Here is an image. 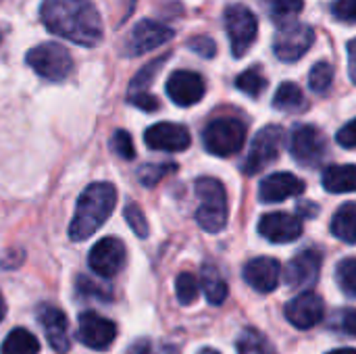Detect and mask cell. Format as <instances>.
Returning <instances> with one entry per match:
<instances>
[{
    "mask_svg": "<svg viewBox=\"0 0 356 354\" xmlns=\"http://www.w3.org/2000/svg\"><path fill=\"white\" fill-rule=\"evenodd\" d=\"M200 294V282L192 273H179L175 280V296L181 305H192Z\"/></svg>",
    "mask_w": 356,
    "mask_h": 354,
    "instance_id": "obj_32",
    "label": "cell"
},
{
    "mask_svg": "<svg viewBox=\"0 0 356 354\" xmlns=\"http://www.w3.org/2000/svg\"><path fill=\"white\" fill-rule=\"evenodd\" d=\"M246 142V125L234 117L213 119L202 131V144L207 152L227 159L242 150Z\"/></svg>",
    "mask_w": 356,
    "mask_h": 354,
    "instance_id": "obj_4",
    "label": "cell"
},
{
    "mask_svg": "<svg viewBox=\"0 0 356 354\" xmlns=\"http://www.w3.org/2000/svg\"><path fill=\"white\" fill-rule=\"evenodd\" d=\"M134 4H136V0H129V10L134 8Z\"/></svg>",
    "mask_w": 356,
    "mask_h": 354,
    "instance_id": "obj_47",
    "label": "cell"
},
{
    "mask_svg": "<svg viewBox=\"0 0 356 354\" xmlns=\"http://www.w3.org/2000/svg\"><path fill=\"white\" fill-rule=\"evenodd\" d=\"M332 234L346 242V244H356V204L346 202L342 204L334 219H332Z\"/></svg>",
    "mask_w": 356,
    "mask_h": 354,
    "instance_id": "obj_23",
    "label": "cell"
},
{
    "mask_svg": "<svg viewBox=\"0 0 356 354\" xmlns=\"http://www.w3.org/2000/svg\"><path fill=\"white\" fill-rule=\"evenodd\" d=\"M236 88L240 92H244L246 96H250V98H259L267 90V79H265V75H263V71L259 67H250V69H246L244 73L238 75Z\"/></svg>",
    "mask_w": 356,
    "mask_h": 354,
    "instance_id": "obj_27",
    "label": "cell"
},
{
    "mask_svg": "<svg viewBox=\"0 0 356 354\" xmlns=\"http://www.w3.org/2000/svg\"><path fill=\"white\" fill-rule=\"evenodd\" d=\"M273 108L282 113H302L307 108V98L300 86L294 81H284L273 96Z\"/></svg>",
    "mask_w": 356,
    "mask_h": 354,
    "instance_id": "obj_22",
    "label": "cell"
},
{
    "mask_svg": "<svg viewBox=\"0 0 356 354\" xmlns=\"http://www.w3.org/2000/svg\"><path fill=\"white\" fill-rule=\"evenodd\" d=\"M284 144V129L280 125H265L252 140L246 161L242 165L246 175H257L277 161Z\"/></svg>",
    "mask_w": 356,
    "mask_h": 354,
    "instance_id": "obj_7",
    "label": "cell"
},
{
    "mask_svg": "<svg viewBox=\"0 0 356 354\" xmlns=\"http://www.w3.org/2000/svg\"><path fill=\"white\" fill-rule=\"evenodd\" d=\"M127 263L125 244L119 238H102L88 255V265L98 277H115Z\"/></svg>",
    "mask_w": 356,
    "mask_h": 354,
    "instance_id": "obj_11",
    "label": "cell"
},
{
    "mask_svg": "<svg viewBox=\"0 0 356 354\" xmlns=\"http://www.w3.org/2000/svg\"><path fill=\"white\" fill-rule=\"evenodd\" d=\"M38 321L48 338V344L56 351V353H67L71 342H69V321L67 315L52 305H42L38 309Z\"/></svg>",
    "mask_w": 356,
    "mask_h": 354,
    "instance_id": "obj_19",
    "label": "cell"
},
{
    "mask_svg": "<svg viewBox=\"0 0 356 354\" xmlns=\"http://www.w3.org/2000/svg\"><path fill=\"white\" fill-rule=\"evenodd\" d=\"M290 152L298 165L313 169V167L321 165V161L327 152V140L319 127L298 125L290 138Z\"/></svg>",
    "mask_w": 356,
    "mask_h": 354,
    "instance_id": "obj_9",
    "label": "cell"
},
{
    "mask_svg": "<svg viewBox=\"0 0 356 354\" xmlns=\"http://www.w3.org/2000/svg\"><path fill=\"white\" fill-rule=\"evenodd\" d=\"M321 184L332 194L356 192V165H332L323 171Z\"/></svg>",
    "mask_w": 356,
    "mask_h": 354,
    "instance_id": "obj_21",
    "label": "cell"
},
{
    "mask_svg": "<svg viewBox=\"0 0 356 354\" xmlns=\"http://www.w3.org/2000/svg\"><path fill=\"white\" fill-rule=\"evenodd\" d=\"M111 150L121 156L123 161H131L136 156V146H134V140L129 136V131L125 129H117L111 138Z\"/></svg>",
    "mask_w": 356,
    "mask_h": 354,
    "instance_id": "obj_35",
    "label": "cell"
},
{
    "mask_svg": "<svg viewBox=\"0 0 356 354\" xmlns=\"http://www.w3.org/2000/svg\"><path fill=\"white\" fill-rule=\"evenodd\" d=\"M40 353V342L38 338L25 330V328H17L13 332H8V336L4 338L0 354H38Z\"/></svg>",
    "mask_w": 356,
    "mask_h": 354,
    "instance_id": "obj_24",
    "label": "cell"
},
{
    "mask_svg": "<svg viewBox=\"0 0 356 354\" xmlns=\"http://www.w3.org/2000/svg\"><path fill=\"white\" fill-rule=\"evenodd\" d=\"M280 275L282 265L271 257H257L244 267V282L261 294L273 292L280 284Z\"/></svg>",
    "mask_w": 356,
    "mask_h": 354,
    "instance_id": "obj_18",
    "label": "cell"
},
{
    "mask_svg": "<svg viewBox=\"0 0 356 354\" xmlns=\"http://www.w3.org/2000/svg\"><path fill=\"white\" fill-rule=\"evenodd\" d=\"M177 169V165L175 163H161V165H144L140 171H138V177H140V182L146 186V188H152V186H156L165 175H169V173H173Z\"/></svg>",
    "mask_w": 356,
    "mask_h": 354,
    "instance_id": "obj_33",
    "label": "cell"
},
{
    "mask_svg": "<svg viewBox=\"0 0 356 354\" xmlns=\"http://www.w3.org/2000/svg\"><path fill=\"white\" fill-rule=\"evenodd\" d=\"M286 319L296 328V330H311L319 325L325 317V305L323 298L317 292H300L294 296L290 303H286Z\"/></svg>",
    "mask_w": 356,
    "mask_h": 354,
    "instance_id": "obj_12",
    "label": "cell"
},
{
    "mask_svg": "<svg viewBox=\"0 0 356 354\" xmlns=\"http://www.w3.org/2000/svg\"><path fill=\"white\" fill-rule=\"evenodd\" d=\"M127 102L134 104V106H138V108H142V111H146V113H154V111H159V106H161L159 98H154V96L148 94V92L129 94V96H127Z\"/></svg>",
    "mask_w": 356,
    "mask_h": 354,
    "instance_id": "obj_39",
    "label": "cell"
},
{
    "mask_svg": "<svg viewBox=\"0 0 356 354\" xmlns=\"http://www.w3.org/2000/svg\"><path fill=\"white\" fill-rule=\"evenodd\" d=\"M152 353V344L148 340H138L134 342L129 348H127V354H150Z\"/></svg>",
    "mask_w": 356,
    "mask_h": 354,
    "instance_id": "obj_43",
    "label": "cell"
},
{
    "mask_svg": "<svg viewBox=\"0 0 356 354\" xmlns=\"http://www.w3.org/2000/svg\"><path fill=\"white\" fill-rule=\"evenodd\" d=\"M336 325L340 332H344L346 336L356 338V309H344L336 315Z\"/></svg>",
    "mask_w": 356,
    "mask_h": 354,
    "instance_id": "obj_40",
    "label": "cell"
},
{
    "mask_svg": "<svg viewBox=\"0 0 356 354\" xmlns=\"http://www.w3.org/2000/svg\"><path fill=\"white\" fill-rule=\"evenodd\" d=\"M225 29L232 44V54L242 58L254 44L259 35V21L257 15L244 4H229L225 8Z\"/></svg>",
    "mask_w": 356,
    "mask_h": 354,
    "instance_id": "obj_6",
    "label": "cell"
},
{
    "mask_svg": "<svg viewBox=\"0 0 356 354\" xmlns=\"http://www.w3.org/2000/svg\"><path fill=\"white\" fill-rule=\"evenodd\" d=\"M327 354H356L355 348H336V351H332V353Z\"/></svg>",
    "mask_w": 356,
    "mask_h": 354,
    "instance_id": "obj_44",
    "label": "cell"
},
{
    "mask_svg": "<svg viewBox=\"0 0 356 354\" xmlns=\"http://www.w3.org/2000/svg\"><path fill=\"white\" fill-rule=\"evenodd\" d=\"M190 50H194L196 54H200L202 58H213L217 54V44L213 42V38L209 35H194L188 42Z\"/></svg>",
    "mask_w": 356,
    "mask_h": 354,
    "instance_id": "obj_38",
    "label": "cell"
},
{
    "mask_svg": "<svg viewBox=\"0 0 356 354\" xmlns=\"http://www.w3.org/2000/svg\"><path fill=\"white\" fill-rule=\"evenodd\" d=\"M334 83V65L327 61H319L313 65L309 73V88L315 94H325Z\"/></svg>",
    "mask_w": 356,
    "mask_h": 354,
    "instance_id": "obj_29",
    "label": "cell"
},
{
    "mask_svg": "<svg viewBox=\"0 0 356 354\" xmlns=\"http://www.w3.org/2000/svg\"><path fill=\"white\" fill-rule=\"evenodd\" d=\"M117 207V188L108 182L90 184L77 198L75 215L69 225V238L83 242L94 236L113 215Z\"/></svg>",
    "mask_w": 356,
    "mask_h": 354,
    "instance_id": "obj_2",
    "label": "cell"
},
{
    "mask_svg": "<svg viewBox=\"0 0 356 354\" xmlns=\"http://www.w3.org/2000/svg\"><path fill=\"white\" fill-rule=\"evenodd\" d=\"M348 75L356 86V38L348 42Z\"/></svg>",
    "mask_w": 356,
    "mask_h": 354,
    "instance_id": "obj_42",
    "label": "cell"
},
{
    "mask_svg": "<svg viewBox=\"0 0 356 354\" xmlns=\"http://www.w3.org/2000/svg\"><path fill=\"white\" fill-rule=\"evenodd\" d=\"M117 338V325L94 313V311H86L79 315V328H77V340L92 348V351H106Z\"/></svg>",
    "mask_w": 356,
    "mask_h": 354,
    "instance_id": "obj_13",
    "label": "cell"
},
{
    "mask_svg": "<svg viewBox=\"0 0 356 354\" xmlns=\"http://www.w3.org/2000/svg\"><path fill=\"white\" fill-rule=\"evenodd\" d=\"M302 192H305V182L294 173H273L261 182L259 198L261 202L271 204V202H282L286 198L300 196Z\"/></svg>",
    "mask_w": 356,
    "mask_h": 354,
    "instance_id": "obj_20",
    "label": "cell"
},
{
    "mask_svg": "<svg viewBox=\"0 0 356 354\" xmlns=\"http://www.w3.org/2000/svg\"><path fill=\"white\" fill-rule=\"evenodd\" d=\"M123 215H125L127 225L131 227V232H134L138 238H146V236H148L150 227H148L146 215H144V211H142L136 202L127 204V207H125V211H123Z\"/></svg>",
    "mask_w": 356,
    "mask_h": 354,
    "instance_id": "obj_34",
    "label": "cell"
},
{
    "mask_svg": "<svg viewBox=\"0 0 356 354\" xmlns=\"http://www.w3.org/2000/svg\"><path fill=\"white\" fill-rule=\"evenodd\" d=\"M200 354H219V353H215V351H202Z\"/></svg>",
    "mask_w": 356,
    "mask_h": 354,
    "instance_id": "obj_46",
    "label": "cell"
},
{
    "mask_svg": "<svg viewBox=\"0 0 356 354\" xmlns=\"http://www.w3.org/2000/svg\"><path fill=\"white\" fill-rule=\"evenodd\" d=\"M165 90L177 106H194L204 98L207 83L196 71H175L169 75Z\"/></svg>",
    "mask_w": 356,
    "mask_h": 354,
    "instance_id": "obj_15",
    "label": "cell"
},
{
    "mask_svg": "<svg viewBox=\"0 0 356 354\" xmlns=\"http://www.w3.org/2000/svg\"><path fill=\"white\" fill-rule=\"evenodd\" d=\"M200 286H202V290H204L207 300H209L211 305H215V307L223 305L225 298H227V294H229L227 284L223 282V277L219 275V271H217L215 267H211V265H207V267L202 269Z\"/></svg>",
    "mask_w": 356,
    "mask_h": 354,
    "instance_id": "obj_25",
    "label": "cell"
},
{
    "mask_svg": "<svg viewBox=\"0 0 356 354\" xmlns=\"http://www.w3.org/2000/svg\"><path fill=\"white\" fill-rule=\"evenodd\" d=\"M321 252L317 250H302L300 255H296L286 271H284V280L290 288L294 290H311V286L317 284L319 273H321Z\"/></svg>",
    "mask_w": 356,
    "mask_h": 354,
    "instance_id": "obj_14",
    "label": "cell"
},
{
    "mask_svg": "<svg viewBox=\"0 0 356 354\" xmlns=\"http://www.w3.org/2000/svg\"><path fill=\"white\" fill-rule=\"evenodd\" d=\"M144 142L150 150L181 152L190 146L192 138H190L188 127L179 123H154L146 129Z\"/></svg>",
    "mask_w": 356,
    "mask_h": 354,
    "instance_id": "obj_16",
    "label": "cell"
},
{
    "mask_svg": "<svg viewBox=\"0 0 356 354\" xmlns=\"http://www.w3.org/2000/svg\"><path fill=\"white\" fill-rule=\"evenodd\" d=\"M236 346H238V354H275L267 338L257 330H244Z\"/></svg>",
    "mask_w": 356,
    "mask_h": 354,
    "instance_id": "obj_28",
    "label": "cell"
},
{
    "mask_svg": "<svg viewBox=\"0 0 356 354\" xmlns=\"http://www.w3.org/2000/svg\"><path fill=\"white\" fill-rule=\"evenodd\" d=\"M315 42V29L305 23L282 25L273 38V52L282 63L300 61Z\"/></svg>",
    "mask_w": 356,
    "mask_h": 354,
    "instance_id": "obj_8",
    "label": "cell"
},
{
    "mask_svg": "<svg viewBox=\"0 0 356 354\" xmlns=\"http://www.w3.org/2000/svg\"><path fill=\"white\" fill-rule=\"evenodd\" d=\"M332 15L342 23H356V0H334Z\"/></svg>",
    "mask_w": 356,
    "mask_h": 354,
    "instance_id": "obj_37",
    "label": "cell"
},
{
    "mask_svg": "<svg viewBox=\"0 0 356 354\" xmlns=\"http://www.w3.org/2000/svg\"><path fill=\"white\" fill-rule=\"evenodd\" d=\"M196 194L200 198V207L196 211L198 225L209 234H219L227 225V194L219 179L200 177L196 182Z\"/></svg>",
    "mask_w": 356,
    "mask_h": 354,
    "instance_id": "obj_3",
    "label": "cell"
},
{
    "mask_svg": "<svg viewBox=\"0 0 356 354\" xmlns=\"http://www.w3.org/2000/svg\"><path fill=\"white\" fill-rule=\"evenodd\" d=\"M165 61H167V56H159L156 61L144 65V67L138 71V75L131 79V83H129V94L146 92V88L154 81V77H156V73L161 71V67L165 65Z\"/></svg>",
    "mask_w": 356,
    "mask_h": 354,
    "instance_id": "obj_31",
    "label": "cell"
},
{
    "mask_svg": "<svg viewBox=\"0 0 356 354\" xmlns=\"http://www.w3.org/2000/svg\"><path fill=\"white\" fill-rule=\"evenodd\" d=\"M305 8V0H267V10L269 17L282 25L292 23L294 17H298Z\"/></svg>",
    "mask_w": 356,
    "mask_h": 354,
    "instance_id": "obj_26",
    "label": "cell"
},
{
    "mask_svg": "<svg viewBox=\"0 0 356 354\" xmlns=\"http://www.w3.org/2000/svg\"><path fill=\"white\" fill-rule=\"evenodd\" d=\"M75 284H77V294H81V296H92L98 300H111V290L104 286H98L96 282H92L86 275H79Z\"/></svg>",
    "mask_w": 356,
    "mask_h": 354,
    "instance_id": "obj_36",
    "label": "cell"
},
{
    "mask_svg": "<svg viewBox=\"0 0 356 354\" xmlns=\"http://www.w3.org/2000/svg\"><path fill=\"white\" fill-rule=\"evenodd\" d=\"M336 142L342 148H356V119L348 121L338 134H336Z\"/></svg>",
    "mask_w": 356,
    "mask_h": 354,
    "instance_id": "obj_41",
    "label": "cell"
},
{
    "mask_svg": "<svg viewBox=\"0 0 356 354\" xmlns=\"http://www.w3.org/2000/svg\"><path fill=\"white\" fill-rule=\"evenodd\" d=\"M4 315H6V305H4V298H2V294H0V321L4 319Z\"/></svg>",
    "mask_w": 356,
    "mask_h": 354,
    "instance_id": "obj_45",
    "label": "cell"
},
{
    "mask_svg": "<svg viewBox=\"0 0 356 354\" xmlns=\"http://www.w3.org/2000/svg\"><path fill=\"white\" fill-rule=\"evenodd\" d=\"M173 35H175V31L171 27H167L159 21L142 19L134 25V29L125 38L123 54H127V56L146 54V52L167 44L169 40H173Z\"/></svg>",
    "mask_w": 356,
    "mask_h": 354,
    "instance_id": "obj_10",
    "label": "cell"
},
{
    "mask_svg": "<svg viewBox=\"0 0 356 354\" xmlns=\"http://www.w3.org/2000/svg\"><path fill=\"white\" fill-rule=\"evenodd\" d=\"M40 19L54 35L73 44L94 48L102 42V17L92 0H44Z\"/></svg>",
    "mask_w": 356,
    "mask_h": 354,
    "instance_id": "obj_1",
    "label": "cell"
},
{
    "mask_svg": "<svg viewBox=\"0 0 356 354\" xmlns=\"http://www.w3.org/2000/svg\"><path fill=\"white\" fill-rule=\"evenodd\" d=\"M259 234L273 244H290L302 236V223L290 213H267L259 221Z\"/></svg>",
    "mask_w": 356,
    "mask_h": 354,
    "instance_id": "obj_17",
    "label": "cell"
},
{
    "mask_svg": "<svg viewBox=\"0 0 356 354\" xmlns=\"http://www.w3.org/2000/svg\"><path fill=\"white\" fill-rule=\"evenodd\" d=\"M336 282L346 296L356 298V259H344L338 263Z\"/></svg>",
    "mask_w": 356,
    "mask_h": 354,
    "instance_id": "obj_30",
    "label": "cell"
},
{
    "mask_svg": "<svg viewBox=\"0 0 356 354\" xmlns=\"http://www.w3.org/2000/svg\"><path fill=\"white\" fill-rule=\"evenodd\" d=\"M27 65L48 81H65L73 73V58L60 44L46 42L31 48L25 56Z\"/></svg>",
    "mask_w": 356,
    "mask_h": 354,
    "instance_id": "obj_5",
    "label": "cell"
}]
</instances>
